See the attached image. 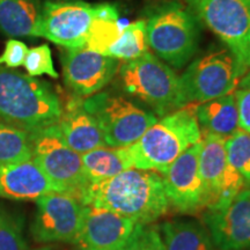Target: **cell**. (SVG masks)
<instances>
[{
	"label": "cell",
	"mask_w": 250,
	"mask_h": 250,
	"mask_svg": "<svg viewBox=\"0 0 250 250\" xmlns=\"http://www.w3.org/2000/svg\"><path fill=\"white\" fill-rule=\"evenodd\" d=\"M80 202L132 219L137 224H152L169 208L164 180L152 170L129 168L111 179L89 183Z\"/></svg>",
	"instance_id": "1"
},
{
	"label": "cell",
	"mask_w": 250,
	"mask_h": 250,
	"mask_svg": "<svg viewBox=\"0 0 250 250\" xmlns=\"http://www.w3.org/2000/svg\"><path fill=\"white\" fill-rule=\"evenodd\" d=\"M62 114L61 100L49 83L0 67V122L33 132L57 124Z\"/></svg>",
	"instance_id": "2"
},
{
	"label": "cell",
	"mask_w": 250,
	"mask_h": 250,
	"mask_svg": "<svg viewBox=\"0 0 250 250\" xmlns=\"http://www.w3.org/2000/svg\"><path fill=\"white\" fill-rule=\"evenodd\" d=\"M202 136L193 107L169 112L127 146L133 168L164 175L184 151L201 142Z\"/></svg>",
	"instance_id": "3"
},
{
	"label": "cell",
	"mask_w": 250,
	"mask_h": 250,
	"mask_svg": "<svg viewBox=\"0 0 250 250\" xmlns=\"http://www.w3.org/2000/svg\"><path fill=\"white\" fill-rule=\"evenodd\" d=\"M116 74L125 93L148 104L158 115L183 108L180 77L151 52L121 62Z\"/></svg>",
	"instance_id": "4"
},
{
	"label": "cell",
	"mask_w": 250,
	"mask_h": 250,
	"mask_svg": "<svg viewBox=\"0 0 250 250\" xmlns=\"http://www.w3.org/2000/svg\"><path fill=\"white\" fill-rule=\"evenodd\" d=\"M148 46L170 67L182 68L198 48L199 21L191 9L170 2L155 9L146 20Z\"/></svg>",
	"instance_id": "5"
},
{
	"label": "cell",
	"mask_w": 250,
	"mask_h": 250,
	"mask_svg": "<svg viewBox=\"0 0 250 250\" xmlns=\"http://www.w3.org/2000/svg\"><path fill=\"white\" fill-rule=\"evenodd\" d=\"M98 17L120 19L110 4H88L81 0L45 1L37 37H44L66 49L83 48L93 21Z\"/></svg>",
	"instance_id": "6"
},
{
	"label": "cell",
	"mask_w": 250,
	"mask_h": 250,
	"mask_svg": "<svg viewBox=\"0 0 250 250\" xmlns=\"http://www.w3.org/2000/svg\"><path fill=\"white\" fill-rule=\"evenodd\" d=\"M243 72L227 48L215 49L196 58L180 77L183 108L233 93Z\"/></svg>",
	"instance_id": "7"
},
{
	"label": "cell",
	"mask_w": 250,
	"mask_h": 250,
	"mask_svg": "<svg viewBox=\"0 0 250 250\" xmlns=\"http://www.w3.org/2000/svg\"><path fill=\"white\" fill-rule=\"evenodd\" d=\"M29 133L33 160L54 183L57 191L80 198L89 182L81 154L67 145L58 123Z\"/></svg>",
	"instance_id": "8"
},
{
	"label": "cell",
	"mask_w": 250,
	"mask_h": 250,
	"mask_svg": "<svg viewBox=\"0 0 250 250\" xmlns=\"http://www.w3.org/2000/svg\"><path fill=\"white\" fill-rule=\"evenodd\" d=\"M87 111L98 122L109 147H127L140 139L158 121L153 112L146 111L121 95L103 92L83 100Z\"/></svg>",
	"instance_id": "9"
},
{
	"label": "cell",
	"mask_w": 250,
	"mask_h": 250,
	"mask_svg": "<svg viewBox=\"0 0 250 250\" xmlns=\"http://www.w3.org/2000/svg\"><path fill=\"white\" fill-rule=\"evenodd\" d=\"M191 12L236 58L250 68V0H188Z\"/></svg>",
	"instance_id": "10"
},
{
	"label": "cell",
	"mask_w": 250,
	"mask_h": 250,
	"mask_svg": "<svg viewBox=\"0 0 250 250\" xmlns=\"http://www.w3.org/2000/svg\"><path fill=\"white\" fill-rule=\"evenodd\" d=\"M85 205L78 197L50 192L36 199V212L30 226L39 243H74L83 224Z\"/></svg>",
	"instance_id": "11"
},
{
	"label": "cell",
	"mask_w": 250,
	"mask_h": 250,
	"mask_svg": "<svg viewBox=\"0 0 250 250\" xmlns=\"http://www.w3.org/2000/svg\"><path fill=\"white\" fill-rule=\"evenodd\" d=\"M225 142L226 139L223 137L212 133H205L202 139L199 173L208 210L227 206L246 187L241 175L228 161Z\"/></svg>",
	"instance_id": "12"
},
{
	"label": "cell",
	"mask_w": 250,
	"mask_h": 250,
	"mask_svg": "<svg viewBox=\"0 0 250 250\" xmlns=\"http://www.w3.org/2000/svg\"><path fill=\"white\" fill-rule=\"evenodd\" d=\"M201 149L202 140L184 151L161 175L169 206L182 213L206 208L205 190L199 173Z\"/></svg>",
	"instance_id": "13"
},
{
	"label": "cell",
	"mask_w": 250,
	"mask_h": 250,
	"mask_svg": "<svg viewBox=\"0 0 250 250\" xmlns=\"http://www.w3.org/2000/svg\"><path fill=\"white\" fill-rule=\"evenodd\" d=\"M66 86L79 98L100 93L116 76L120 62L83 48L66 49L62 57Z\"/></svg>",
	"instance_id": "14"
},
{
	"label": "cell",
	"mask_w": 250,
	"mask_h": 250,
	"mask_svg": "<svg viewBox=\"0 0 250 250\" xmlns=\"http://www.w3.org/2000/svg\"><path fill=\"white\" fill-rule=\"evenodd\" d=\"M203 220L217 249L250 250V188L225 208L206 210Z\"/></svg>",
	"instance_id": "15"
},
{
	"label": "cell",
	"mask_w": 250,
	"mask_h": 250,
	"mask_svg": "<svg viewBox=\"0 0 250 250\" xmlns=\"http://www.w3.org/2000/svg\"><path fill=\"white\" fill-rule=\"evenodd\" d=\"M137 223L105 208L86 206L74 243L80 250H123Z\"/></svg>",
	"instance_id": "16"
},
{
	"label": "cell",
	"mask_w": 250,
	"mask_h": 250,
	"mask_svg": "<svg viewBox=\"0 0 250 250\" xmlns=\"http://www.w3.org/2000/svg\"><path fill=\"white\" fill-rule=\"evenodd\" d=\"M50 192H58L54 183L31 160L0 165V197L6 199H36Z\"/></svg>",
	"instance_id": "17"
},
{
	"label": "cell",
	"mask_w": 250,
	"mask_h": 250,
	"mask_svg": "<svg viewBox=\"0 0 250 250\" xmlns=\"http://www.w3.org/2000/svg\"><path fill=\"white\" fill-rule=\"evenodd\" d=\"M58 126L67 145L79 154L107 146L98 122L86 110L79 96L62 109Z\"/></svg>",
	"instance_id": "18"
},
{
	"label": "cell",
	"mask_w": 250,
	"mask_h": 250,
	"mask_svg": "<svg viewBox=\"0 0 250 250\" xmlns=\"http://www.w3.org/2000/svg\"><path fill=\"white\" fill-rule=\"evenodd\" d=\"M41 0H0V31L11 39L37 37Z\"/></svg>",
	"instance_id": "19"
},
{
	"label": "cell",
	"mask_w": 250,
	"mask_h": 250,
	"mask_svg": "<svg viewBox=\"0 0 250 250\" xmlns=\"http://www.w3.org/2000/svg\"><path fill=\"white\" fill-rule=\"evenodd\" d=\"M196 120L205 133L227 139L240 130L239 109L234 93L210 100L193 107Z\"/></svg>",
	"instance_id": "20"
},
{
	"label": "cell",
	"mask_w": 250,
	"mask_h": 250,
	"mask_svg": "<svg viewBox=\"0 0 250 250\" xmlns=\"http://www.w3.org/2000/svg\"><path fill=\"white\" fill-rule=\"evenodd\" d=\"M159 230L165 250H217L208 230L197 221H165Z\"/></svg>",
	"instance_id": "21"
},
{
	"label": "cell",
	"mask_w": 250,
	"mask_h": 250,
	"mask_svg": "<svg viewBox=\"0 0 250 250\" xmlns=\"http://www.w3.org/2000/svg\"><path fill=\"white\" fill-rule=\"evenodd\" d=\"M81 160L89 183L111 179L133 167L127 147L103 146L81 154Z\"/></svg>",
	"instance_id": "22"
},
{
	"label": "cell",
	"mask_w": 250,
	"mask_h": 250,
	"mask_svg": "<svg viewBox=\"0 0 250 250\" xmlns=\"http://www.w3.org/2000/svg\"><path fill=\"white\" fill-rule=\"evenodd\" d=\"M148 49L146 20H137L125 23L120 40L111 46L107 57L117 59L118 62L133 61L147 54Z\"/></svg>",
	"instance_id": "23"
},
{
	"label": "cell",
	"mask_w": 250,
	"mask_h": 250,
	"mask_svg": "<svg viewBox=\"0 0 250 250\" xmlns=\"http://www.w3.org/2000/svg\"><path fill=\"white\" fill-rule=\"evenodd\" d=\"M33 159L30 133L0 122V165Z\"/></svg>",
	"instance_id": "24"
},
{
	"label": "cell",
	"mask_w": 250,
	"mask_h": 250,
	"mask_svg": "<svg viewBox=\"0 0 250 250\" xmlns=\"http://www.w3.org/2000/svg\"><path fill=\"white\" fill-rule=\"evenodd\" d=\"M125 23L120 19L98 17L90 27L85 48L100 55L107 56L111 46L120 40Z\"/></svg>",
	"instance_id": "25"
},
{
	"label": "cell",
	"mask_w": 250,
	"mask_h": 250,
	"mask_svg": "<svg viewBox=\"0 0 250 250\" xmlns=\"http://www.w3.org/2000/svg\"><path fill=\"white\" fill-rule=\"evenodd\" d=\"M225 144L228 161L241 175L246 187L250 188V133L237 130Z\"/></svg>",
	"instance_id": "26"
},
{
	"label": "cell",
	"mask_w": 250,
	"mask_h": 250,
	"mask_svg": "<svg viewBox=\"0 0 250 250\" xmlns=\"http://www.w3.org/2000/svg\"><path fill=\"white\" fill-rule=\"evenodd\" d=\"M0 250H28L21 215L0 211Z\"/></svg>",
	"instance_id": "27"
},
{
	"label": "cell",
	"mask_w": 250,
	"mask_h": 250,
	"mask_svg": "<svg viewBox=\"0 0 250 250\" xmlns=\"http://www.w3.org/2000/svg\"><path fill=\"white\" fill-rule=\"evenodd\" d=\"M23 67L30 77L49 76L52 79L58 78V73L52 61L51 49L48 44H41L28 50Z\"/></svg>",
	"instance_id": "28"
},
{
	"label": "cell",
	"mask_w": 250,
	"mask_h": 250,
	"mask_svg": "<svg viewBox=\"0 0 250 250\" xmlns=\"http://www.w3.org/2000/svg\"><path fill=\"white\" fill-rule=\"evenodd\" d=\"M123 250H165L159 226L152 224H137Z\"/></svg>",
	"instance_id": "29"
},
{
	"label": "cell",
	"mask_w": 250,
	"mask_h": 250,
	"mask_svg": "<svg viewBox=\"0 0 250 250\" xmlns=\"http://www.w3.org/2000/svg\"><path fill=\"white\" fill-rule=\"evenodd\" d=\"M236 87L235 95L237 109H239L240 130L250 133V73L240 81Z\"/></svg>",
	"instance_id": "30"
},
{
	"label": "cell",
	"mask_w": 250,
	"mask_h": 250,
	"mask_svg": "<svg viewBox=\"0 0 250 250\" xmlns=\"http://www.w3.org/2000/svg\"><path fill=\"white\" fill-rule=\"evenodd\" d=\"M28 50L29 49L23 42L15 39H9L5 43L4 52L0 56V65L5 64L8 68L23 66Z\"/></svg>",
	"instance_id": "31"
},
{
	"label": "cell",
	"mask_w": 250,
	"mask_h": 250,
	"mask_svg": "<svg viewBox=\"0 0 250 250\" xmlns=\"http://www.w3.org/2000/svg\"><path fill=\"white\" fill-rule=\"evenodd\" d=\"M33 250H55V249L51 248V247H41V248H36Z\"/></svg>",
	"instance_id": "32"
}]
</instances>
